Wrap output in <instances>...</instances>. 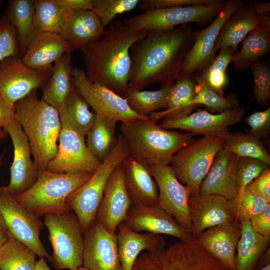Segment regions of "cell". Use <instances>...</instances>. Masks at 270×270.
<instances>
[{"instance_id": "obj_58", "label": "cell", "mask_w": 270, "mask_h": 270, "mask_svg": "<svg viewBox=\"0 0 270 270\" xmlns=\"http://www.w3.org/2000/svg\"><path fill=\"white\" fill-rule=\"evenodd\" d=\"M77 270H90L84 266H80Z\"/></svg>"}, {"instance_id": "obj_35", "label": "cell", "mask_w": 270, "mask_h": 270, "mask_svg": "<svg viewBox=\"0 0 270 270\" xmlns=\"http://www.w3.org/2000/svg\"><path fill=\"white\" fill-rule=\"evenodd\" d=\"M173 84L161 85L155 90H136L128 88L122 96L130 108L137 114L148 116L166 108L168 96Z\"/></svg>"}, {"instance_id": "obj_40", "label": "cell", "mask_w": 270, "mask_h": 270, "mask_svg": "<svg viewBox=\"0 0 270 270\" xmlns=\"http://www.w3.org/2000/svg\"><path fill=\"white\" fill-rule=\"evenodd\" d=\"M66 10L54 0H35L33 26L34 30L60 34Z\"/></svg>"}, {"instance_id": "obj_21", "label": "cell", "mask_w": 270, "mask_h": 270, "mask_svg": "<svg viewBox=\"0 0 270 270\" xmlns=\"http://www.w3.org/2000/svg\"><path fill=\"white\" fill-rule=\"evenodd\" d=\"M122 222L136 232L144 231L155 234H165L174 236L180 240L193 238L188 230L178 224L174 218L158 204L132 205Z\"/></svg>"}, {"instance_id": "obj_45", "label": "cell", "mask_w": 270, "mask_h": 270, "mask_svg": "<svg viewBox=\"0 0 270 270\" xmlns=\"http://www.w3.org/2000/svg\"><path fill=\"white\" fill-rule=\"evenodd\" d=\"M250 69L254 80V98L258 104L264 106L270 102V68L268 63L258 60Z\"/></svg>"}, {"instance_id": "obj_47", "label": "cell", "mask_w": 270, "mask_h": 270, "mask_svg": "<svg viewBox=\"0 0 270 270\" xmlns=\"http://www.w3.org/2000/svg\"><path fill=\"white\" fill-rule=\"evenodd\" d=\"M12 56H22L18 34L4 16L0 18V62Z\"/></svg>"}, {"instance_id": "obj_30", "label": "cell", "mask_w": 270, "mask_h": 270, "mask_svg": "<svg viewBox=\"0 0 270 270\" xmlns=\"http://www.w3.org/2000/svg\"><path fill=\"white\" fill-rule=\"evenodd\" d=\"M260 24L250 32L242 42L240 51L235 53L232 61L236 70L250 68L270 50V12L257 14Z\"/></svg>"}, {"instance_id": "obj_19", "label": "cell", "mask_w": 270, "mask_h": 270, "mask_svg": "<svg viewBox=\"0 0 270 270\" xmlns=\"http://www.w3.org/2000/svg\"><path fill=\"white\" fill-rule=\"evenodd\" d=\"M244 112L241 106L215 114L198 109L196 112L180 118L162 120L158 125L166 130H186L194 135L224 137L228 132V126L239 122Z\"/></svg>"}, {"instance_id": "obj_3", "label": "cell", "mask_w": 270, "mask_h": 270, "mask_svg": "<svg viewBox=\"0 0 270 270\" xmlns=\"http://www.w3.org/2000/svg\"><path fill=\"white\" fill-rule=\"evenodd\" d=\"M37 90L16 102L15 120L20 124L30 146L38 172L45 170L58 150L61 122L58 110L36 94Z\"/></svg>"}, {"instance_id": "obj_38", "label": "cell", "mask_w": 270, "mask_h": 270, "mask_svg": "<svg viewBox=\"0 0 270 270\" xmlns=\"http://www.w3.org/2000/svg\"><path fill=\"white\" fill-rule=\"evenodd\" d=\"M224 138V146L238 158H256L270 165V155L262 142L256 136L250 133L228 132Z\"/></svg>"}, {"instance_id": "obj_7", "label": "cell", "mask_w": 270, "mask_h": 270, "mask_svg": "<svg viewBox=\"0 0 270 270\" xmlns=\"http://www.w3.org/2000/svg\"><path fill=\"white\" fill-rule=\"evenodd\" d=\"M129 155L122 134L108 156L102 162L89 180L72 192L66 202L76 214L84 232L94 222L98 206L109 178L116 168Z\"/></svg>"}, {"instance_id": "obj_52", "label": "cell", "mask_w": 270, "mask_h": 270, "mask_svg": "<svg viewBox=\"0 0 270 270\" xmlns=\"http://www.w3.org/2000/svg\"><path fill=\"white\" fill-rule=\"evenodd\" d=\"M14 120V106L8 102L0 94V128H3Z\"/></svg>"}, {"instance_id": "obj_12", "label": "cell", "mask_w": 270, "mask_h": 270, "mask_svg": "<svg viewBox=\"0 0 270 270\" xmlns=\"http://www.w3.org/2000/svg\"><path fill=\"white\" fill-rule=\"evenodd\" d=\"M58 114L61 129L58 150L48 164L46 170L56 173L93 174L102 162L88 150L85 138L72 128L63 113Z\"/></svg>"}, {"instance_id": "obj_29", "label": "cell", "mask_w": 270, "mask_h": 270, "mask_svg": "<svg viewBox=\"0 0 270 270\" xmlns=\"http://www.w3.org/2000/svg\"><path fill=\"white\" fill-rule=\"evenodd\" d=\"M259 24L256 10L250 2H246L236 9L222 26L216 42L214 52L226 47L238 50L239 44Z\"/></svg>"}, {"instance_id": "obj_2", "label": "cell", "mask_w": 270, "mask_h": 270, "mask_svg": "<svg viewBox=\"0 0 270 270\" xmlns=\"http://www.w3.org/2000/svg\"><path fill=\"white\" fill-rule=\"evenodd\" d=\"M147 32L132 29L120 20L112 21L102 36L82 52L87 78L122 96L130 79V50Z\"/></svg>"}, {"instance_id": "obj_33", "label": "cell", "mask_w": 270, "mask_h": 270, "mask_svg": "<svg viewBox=\"0 0 270 270\" xmlns=\"http://www.w3.org/2000/svg\"><path fill=\"white\" fill-rule=\"evenodd\" d=\"M270 238L255 232L250 220L244 222L236 248L235 270H254Z\"/></svg>"}, {"instance_id": "obj_55", "label": "cell", "mask_w": 270, "mask_h": 270, "mask_svg": "<svg viewBox=\"0 0 270 270\" xmlns=\"http://www.w3.org/2000/svg\"><path fill=\"white\" fill-rule=\"evenodd\" d=\"M8 240V235L0 226V247Z\"/></svg>"}, {"instance_id": "obj_28", "label": "cell", "mask_w": 270, "mask_h": 270, "mask_svg": "<svg viewBox=\"0 0 270 270\" xmlns=\"http://www.w3.org/2000/svg\"><path fill=\"white\" fill-rule=\"evenodd\" d=\"M118 228V255L122 270H132L140 252H156L165 248L166 240L160 234L136 232L122 222Z\"/></svg>"}, {"instance_id": "obj_18", "label": "cell", "mask_w": 270, "mask_h": 270, "mask_svg": "<svg viewBox=\"0 0 270 270\" xmlns=\"http://www.w3.org/2000/svg\"><path fill=\"white\" fill-rule=\"evenodd\" d=\"M3 129L10 136L14 146L10 182L6 187L10 194L16 196L34 184L39 172L31 158L32 153L28 138L18 122L14 120Z\"/></svg>"}, {"instance_id": "obj_48", "label": "cell", "mask_w": 270, "mask_h": 270, "mask_svg": "<svg viewBox=\"0 0 270 270\" xmlns=\"http://www.w3.org/2000/svg\"><path fill=\"white\" fill-rule=\"evenodd\" d=\"M222 0H141L138 4L143 12L148 10L172 7L196 6H210L218 4Z\"/></svg>"}, {"instance_id": "obj_51", "label": "cell", "mask_w": 270, "mask_h": 270, "mask_svg": "<svg viewBox=\"0 0 270 270\" xmlns=\"http://www.w3.org/2000/svg\"><path fill=\"white\" fill-rule=\"evenodd\" d=\"M250 222L255 232L270 238V206L264 212L252 218Z\"/></svg>"}, {"instance_id": "obj_4", "label": "cell", "mask_w": 270, "mask_h": 270, "mask_svg": "<svg viewBox=\"0 0 270 270\" xmlns=\"http://www.w3.org/2000/svg\"><path fill=\"white\" fill-rule=\"evenodd\" d=\"M129 155L150 164L169 165L174 155L194 141V134L163 128L149 117L121 123Z\"/></svg>"}, {"instance_id": "obj_27", "label": "cell", "mask_w": 270, "mask_h": 270, "mask_svg": "<svg viewBox=\"0 0 270 270\" xmlns=\"http://www.w3.org/2000/svg\"><path fill=\"white\" fill-rule=\"evenodd\" d=\"M124 164V184L132 205L158 204V186L148 165L130 155Z\"/></svg>"}, {"instance_id": "obj_20", "label": "cell", "mask_w": 270, "mask_h": 270, "mask_svg": "<svg viewBox=\"0 0 270 270\" xmlns=\"http://www.w3.org/2000/svg\"><path fill=\"white\" fill-rule=\"evenodd\" d=\"M124 161L114 170L106 184L96 219L108 232L114 234L125 219L132 204L124 179Z\"/></svg>"}, {"instance_id": "obj_17", "label": "cell", "mask_w": 270, "mask_h": 270, "mask_svg": "<svg viewBox=\"0 0 270 270\" xmlns=\"http://www.w3.org/2000/svg\"><path fill=\"white\" fill-rule=\"evenodd\" d=\"M83 236L84 266L90 270H122L116 233L106 230L96 219Z\"/></svg>"}, {"instance_id": "obj_56", "label": "cell", "mask_w": 270, "mask_h": 270, "mask_svg": "<svg viewBox=\"0 0 270 270\" xmlns=\"http://www.w3.org/2000/svg\"><path fill=\"white\" fill-rule=\"evenodd\" d=\"M8 134L2 128H0V139L3 138L6 136ZM1 164V161L0 160V166Z\"/></svg>"}, {"instance_id": "obj_10", "label": "cell", "mask_w": 270, "mask_h": 270, "mask_svg": "<svg viewBox=\"0 0 270 270\" xmlns=\"http://www.w3.org/2000/svg\"><path fill=\"white\" fill-rule=\"evenodd\" d=\"M44 224L40 216L20 206L6 186H0V226L9 239L22 243L40 258L50 261L40 238Z\"/></svg>"}, {"instance_id": "obj_26", "label": "cell", "mask_w": 270, "mask_h": 270, "mask_svg": "<svg viewBox=\"0 0 270 270\" xmlns=\"http://www.w3.org/2000/svg\"><path fill=\"white\" fill-rule=\"evenodd\" d=\"M66 10L60 35L70 44L74 50L83 52L88 45L104 34L106 28L92 10L82 8Z\"/></svg>"}, {"instance_id": "obj_22", "label": "cell", "mask_w": 270, "mask_h": 270, "mask_svg": "<svg viewBox=\"0 0 270 270\" xmlns=\"http://www.w3.org/2000/svg\"><path fill=\"white\" fill-rule=\"evenodd\" d=\"M73 49L60 34L34 30L30 36L22 61L29 67L50 73L53 64Z\"/></svg>"}, {"instance_id": "obj_25", "label": "cell", "mask_w": 270, "mask_h": 270, "mask_svg": "<svg viewBox=\"0 0 270 270\" xmlns=\"http://www.w3.org/2000/svg\"><path fill=\"white\" fill-rule=\"evenodd\" d=\"M242 224L234 220L204 230L194 238L230 270H235L236 248Z\"/></svg>"}, {"instance_id": "obj_1", "label": "cell", "mask_w": 270, "mask_h": 270, "mask_svg": "<svg viewBox=\"0 0 270 270\" xmlns=\"http://www.w3.org/2000/svg\"><path fill=\"white\" fill-rule=\"evenodd\" d=\"M191 26L180 25L164 32H148L132 46L128 88L142 90L154 84H173L180 76L184 57L192 46Z\"/></svg>"}, {"instance_id": "obj_37", "label": "cell", "mask_w": 270, "mask_h": 270, "mask_svg": "<svg viewBox=\"0 0 270 270\" xmlns=\"http://www.w3.org/2000/svg\"><path fill=\"white\" fill-rule=\"evenodd\" d=\"M89 106L73 84L68 96L58 112L63 113L72 128L85 138L96 118V114L90 112Z\"/></svg>"}, {"instance_id": "obj_13", "label": "cell", "mask_w": 270, "mask_h": 270, "mask_svg": "<svg viewBox=\"0 0 270 270\" xmlns=\"http://www.w3.org/2000/svg\"><path fill=\"white\" fill-rule=\"evenodd\" d=\"M72 76L76 90L95 113L114 118L121 123L148 118L134 112L122 96L106 86L90 80L84 70L77 67L72 68Z\"/></svg>"}, {"instance_id": "obj_57", "label": "cell", "mask_w": 270, "mask_h": 270, "mask_svg": "<svg viewBox=\"0 0 270 270\" xmlns=\"http://www.w3.org/2000/svg\"><path fill=\"white\" fill-rule=\"evenodd\" d=\"M259 270H270V264H268Z\"/></svg>"}, {"instance_id": "obj_44", "label": "cell", "mask_w": 270, "mask_h": 270, "mask_svg": "<svg viewBox=\"0 0 270 270\" xmlns=\"http://www.w3.org/2000/svg\"><path fill=\"white\" fill-rule=\"evenodd\" d=\"M140 0H92V10L104 28L116 15L136 8Z\"/></svg>"}, {"instance_id": "obj_54", "label": "cell", "mask_w": 270, "mask_h": 270, "mask_svg": "<svg viewBox=\"0 0 270 270\" xmlns=\"http://www.w3.org/2000/svg\"><path fill=\"white\" fill-rule=\"evenodd\" d=\"M35 270H51L47 264L44 258H40L36 261Z\"/></svg>"}, {"instance_id": "obj_24", "label": "cell", "mask_w": 270, "mask_h": 270, "mask_svg": "<svg viewBox=\"0 0 270 270\" xmlns=\"http://www.w3.org/2000/svg\"><path fill=\"white\" fill-rule=\"evenodd\" d=\"M238 158L223 146L216 154L203 180L198 194H218L228 200L234 198L238 192L236 172Z\"/></svg>"}, {"instance_id": "obj_23", "label": "cell", "mask_w": 270, "mask_h": 270, "mask_svg": "<svg viewBox=\"0 0 270 270\" xmlns=\"http://www.w3.org/2000/svg\"><path fill=\"white\" fill-rule=\"evenodd\" d=\"M188 205L194 238L206 228L234 220L230 200L220 195L190 196Z\"/></svg>"}, {"instance_id": "obj_39", "label": "cell", "mask_w": 270, "mask_h": 270, "mask_svg": "<svg viewBox=\"0 0 270 270\" xmlns=\"http://www.w3.org/2000/svg\"><path fill=\"white\" fill-rule=\"evenodd\" d=\"M36 255L22 243L9 239L0 247V270H35Z\"/></svg>"}, {"instance_id": "obj_8", "label": "cell", "mask_w": 270, "mask_h": 270, "mask_svg": "<svg viewBox=\"0 0 270 270\" xmlns=\"http://www.w3.org/2000/svg\"><path fill=\"white\" fill-rule=\"evenodd\" d=\"M44 224L49 232L53 252L50 262L57 270H77L83 266V231L72 210L46 214Z\"/></svg>"}, {"instance_id": "obj_16", "label": "cell", "mask_w": 270, "mask_h": 270, "mask_svg": "<svg viewBox=\"0 0 270 270\" xmlns=\"http://www.w3.org/2000/svg\"><path fill=\"white\" fill-rule=\"evenodd\" d=\"M21 57H9L0 62V94L12 105L33 90L42 88L50 73L29 67Z\"/></svg>"}, {"instance_id": "obj_53", "label": "cell", "mask_w": 270, "mask_h": 270, "mask_svg": "<svg viewBox=\"0 0 270 270\" xmlns=\"http://www.w3.org/2000/svg\"><path fill=\"white\" fill-rule=\"evenodd\" d=\"M65 10L86 9L92 10V0H54Z\"/></svg>"}, {"instance_id": "obj_32", "label": "cell", "mask_w": 270, "mask_h": 270, "mask_svg": "<svg viewBox=\"0 0 270 270\" xmlns=\"http://www.w3.org/2000/svg\"><path fill=\"white\" fill-rule=\"evenodd\" d=\"M194 76H180L172 85L168 98L166 108L152 113L148 117L156 122L180 118L191 114L198 106L192 104L196 96Z\"/></svg>"}, {"instance_id": "obj_46", "label": "cell", "mask_w": 270, "mask_h": 270, "mask_svg": "<svg viewBox=\"0 0 270 270\" xmlns=\"http://www.w3.org/2000/svg\"><path fill=\"white\" fill-rule=\"evenodd\" d=\"M269 166L268 164L256 158H240L236 172L237 194L242 192L248 185Z\"/></svg>"}, {"instance_id": "obj_5", "label": "cell", "mask_w": 270, "mask_h": 270, "mask_svg": "<svg viewBox=\"0 0 270 270\" xmlns=\"http://www.w3.org/2000/svg\"><path fill=\"white\" fill-rule=\"evenodd\" d=\"M92 174L41 171L30 188L14 196L20 206L39 216L72 210L66 202L67 198L86 182Z\"/></svg>"}, {"instance_id": "obj_15", "label": "cell", "mask_w": 270, "mask_h": 270, "mask_svg": "<svg viewBox=\"0 0 270 270\" xmlns=\"http://www.w3.org/2000/svg\"><path fill=\"white\" fill-rule=\"evenodd\" d=\"M148 166L159 190L158 204L190 232L192 224L188 205L190 195L187 187L178 180L170 166Z\"/></svg>"}, {"instance_id": "obj_11", "label": "cell", "mask_w": 270, "mask_h": 270, "mask_svg": "<svg viewBox=\"0 0 270 270\" xmlns=\"http://www.w3.org/2000/svg\"><path fill=\"white\" fill-rule=\"evenodd\" d=\"M224 2L152 10L126 19L124 22L132 29L146 32L168 31L190 22L206 25L216 17Z\"/></svg>"}, {"instance_id": "obj_6", "label": "cell", "mask_w": 270, "mask_h": 270, "mask_svg": "<svg viewBox=\"0 0 270 270\" xmlns=\"http://www.w3.org/2000/svg\"><path fill=\"white\" fill-rule=\"evenodd\" d=\"M132 270H230L191 238L156 252L144 251Z\"/></svg>"}, {"instance_id": "obj_14", "label": "cell", "mask_w": 270, "mask_h": 270, "mask_svg": "<svg viewBox=\"0 0 270 270\" xmlns=\"http://www.w3.org/2000/svg\"><path fill=\"white\" fill-rule=\"evenodd\" d=\"M246 2L244 0L224 1L216 17L204 29L194 31L193 44L186 52L180 76L200 74L216 56L214 48L220 30L232 12Z\"/></svg>"}, {"instance_id": "obj_50", "label": "cell", "mask_w": 270, "mask_h": 270, "mask_svg": "<svg viewBox=\"0 0 270 270\" xmlns=\"http://www.w3.org/2000/svg\"><path fill=\"white\" fill-rule=\"evenodd\" d=\"M246 189L270 202V169L268 168L254 178Z\"/></svg>"}, {"instance_id": "obj_41", "label": "cell", "mask_w": 270, "mask_h": 270, "mask_svg": "<svg viewBox=\"0 0 270 270\" xmlns=\"http://www.w3.org/2000/svg\"><path fill=\"white\" fill-rule=\"evenodd\" d=\"M236 51L230 47L221 48L213 61L199 74L206 85L221 96H224V89L228 82L226 70Z\"/></svg>"}, {"instance_id": "obj_36", "label": "cell", "mask_w": 270, "mask_h": 270, "mask_svg": "<svg viewBox=\"0 0 270 270\" xmlns=\"http://www.w3.org/2000/svg\"><path fill=\"white\" fill-rule=\"evenodd\" d=\"M34 0H12L6 9V17L16 30L22 56L34 30Z\"/></svg>"}, {"instance_id": "obj_31", "label": "cell", "mask_w": 270, "mask_h": 270, "mask_svg": "<svg viewBox=\"0 0 270 270\" xmlns=\"http://www.w3.org/2000/svg\"><path fill=\"white\" fill-rule=\"evenodd\" d=\"M72 52H66L56 62L42 89V99L58 110L73 86Z\"/></svg>"}, {"instance_id": "obj_42", "label": "cell", "mask_w": 270, "mask_h": 270, "mask_svg": "<svg viewBox=\"0 0 270 270\" xmlns=\"http://www.w3.org/2000/svg\"><path fill=\"white\" fill-rule=\"evenodd\" d=\"M196 82V96L192 104L204 105L208 110L218 114L226 110L240 106L235 96H221L210 89L200 77V74L194 76Z\"/></svg>"}, {"instance_id": "obj_34", "label": "cell", "mask_w": 270, "mask_h": 270, "mask_svg": "<svg viewBox=\"0 0 270 270\" xmlns=\"http://www.w3.org/2000/svg\"><path fill=\"white\" fill-rule=\"evenodd\" d=\"M117 122L114 118L96 114L94 123L86 136L87 148L102 162L108 156L117 143Z\"/></svg>"}, {"instance_id": "obj_9", "label": "cell", "mask_w": 270, "mask_h": 270, "mask_svg": "<svg viewBox=\"0 0 270 270\" xmlns=\"http://www.w3.org/2000/svg\"><path fill=\"white\" fill-rule=\"evenodd\" d=\"M224 138L204 136L182 148L173 156L170 167L190 195L197 196L217 152L223 147Z\"/></svg>"}, {"instance_id": "obj_43", "label": "cell", "mask_w": 270, "mask_h": 270, "mask_svg": "<svg viewBox=\"0 0 270 270\" xmlns=\"http://www.w3.org/2000/svg\"><path fill=\"white\" fill-rule=\"evenodd\" d=\"M230 200L234 214V220L240 224L250 220L270 206V202L246 188Z\"/></svg>"}, {"instance_id": "obj_49", "label": "cell", "mask_w": 270, "mask_h": 270, "mask_svg": "<svg viewBox=\"0 0 270 270\" xmlns=\"http://www.w3.org/2000/svg\"><path fill=\"white\" fill-rule=\"evenodd\" d=\"M244 121L250 126V134L260 140L268 136L270 131V108L263 111L255 110Z\"/></svg>"}]
</instances>
